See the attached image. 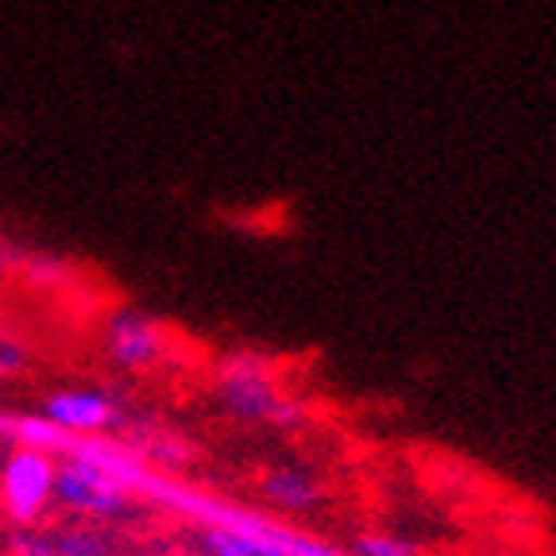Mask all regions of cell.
<instances>
[{
	"label": "cell",
	"instance_id": "6",
	"mask_svg": "<svg viewBox=\"0 0 556 556\" xmlns=\"http://www.w3.org/2000/svg\"><path fill=\"white\" fill-rule=\"evenodd\" d=\"M113 402L101 391H59L47 399V421L74 433H97V429L113 426Z\"/></svg>",
	"mask_w": 556,
	"mask_h": 556
},
{
	"label": "cell",
	"instance_id": "8",
	"mask_svg": "<svg viewBox=\"0 0 556 556\" xmlns=\"http://www.w3.org/2000/svg\"><path fill=\"white\" fill-rule=\"evenodd\" d=\"M54 556H113V553L101 541V533L78 526V530H66L54 538Z\"/></svg>",
	"mask_w": 556,
	"mask_h": 556
},
{
	"label": "cell",
	"instance_id": "9",
	"mask_svg": "<svg viewBox=\"0 0 556 556\" xmlns=\"http://www.w3.org/2000/svg\"><path fill=\"white\" fill-rule=\"evenodd\" d=\"M24 367H27V348L0 325V382L16 379Z\"/></svg>",
	"mask_w": 556,
	"mask_h": 556
},
{
	"label": "cell",
	"instance_id": "2",
	"mask_svg": "<svg viewBox=\"0 0 556 556\" xmlns=\"http://www.w3.org/2000/svg\"><path fill=\"white\" fill-rule=\"evenodd\" d=\"M54 498L66 503L70 510L101 518V514H116L124 506V483L113 464L74 456L62 468H54Z\"/></svg>",
	"mask_w": 556,
	"mask_h": 556
},
{
	"label": "cell",
	"instance_id": "5",
	"mask_svg": "<svg viewBox=\"0 0 556 556\" xmlns=\"http://www.w3.org/2000/svg\"><path fill=\"white\" fill-rule=\"evenodd\" d=\"M260 498L278 510H313L325 498V483L302 464H275L260 476Z\"/></svg>",
	"mask_w": 556,
	"mask_h": 556
},
{
	"label": "cell",
	"instance_id": "4",
	"mask_svg": "<svg viewBox=\"0 0 556 556\" xmlns=\"http://www.w3.org/2000/svg\"><path fill=\"white\" fill-rule=\"evenodd\" d=\"M104 348L128 371H151V367H159L166 359L170 337H166L163 321H155L148 313L121 309L113 321L104 325Z\"/></svg>",
	"mask_w": 556,
	"mask_h": 556
},
{
	"label": "cell",
	"instance_id": "7",
	"mask_svg": "<svg viewBox=\"0 0 556 556\" xmlns=\"http://www.w3.org/2000/svg\"><path fill=\"white\" fill-rule=\"evenodd\" d=\"M352 556H421V548H417V541L399 538V533L371 530L359 533L356 545H352Z\"/></svg>",
	"mask_w": 556,
	"mask_h": 556
},
{
	"label": "cell",
	"instance_id": "1",
	"mask_svg": "<svg viewBox=\"0 0 556 556\" xmlns=\"http://www.w3.org/2000/svg\"><path fill=\"white\" fill-rule=\"evenodd\" d=\"M220 399L240 421H267V426L302 421V406L290 394H282L275 367L252 352L220 364Z\"/></svg>",
	"mask_w": 556,
	"mask_h": 556
},
{
	"label": "cell",
	"instance_id": "3",
	"mask_svg": "<svg viewBox=\"0 0 556 556\" xmlns=\"http://www.w3.org/2000/svg\"><path fill=\"white\" fill-rule=\"evenodd\" d=\"M54 503V464L47 452L20 448L0 471V506L12 521H35Z\"/></svg>",
	"mask_w": 556,
	"mask_h": 556
}]
</instances>
